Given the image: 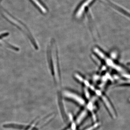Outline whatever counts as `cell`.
<instances>
[{
    "instance_id": "1",
    "label": "cell",
    "mask_w": 130,
    "mask_h": 130,
    "mask_svg": "<svg viewBox=\"0 0 130 130\" xmlns=\"http://www.w3.org/2000/svg\"><path fill=\"white\" fill-rule=\"evenodd\" d=\"M108 4L112 8L115 9L118 12H119L121 13H122L123 15L127 16L130 19V13L128 11H126L125 9H124L123 8L120 6L118 5H116L115 3H113L110 1L109 0H106Z\"/></svg>"
},
{
    "instance_id": "2",
    "label": "cell",
    "mask_w": 130,
    "mask_h": 130,
    "mask_svg": "<svg viewBox=\"0 0 130 130\" xmlns=\"http://www.w3.org/2000/svg\"><path fill=\"white\" fill-rule=\"evenodd\" d=\"M64 94L65 96L75 100V101L81 105H83L84 104V101L81 98L75 94L71 93L69 91H66L64 93Z\"/></svg>"
},
{
    "instance_id": "3",
    "label": "cell",
    "mask_w": 130,
    "mask_h": 130,
    "mask_svg": "<svg viewBox=\"0 0 130 130\" xmlns=\"http://www.w3.org/2000/svg\"><path fill=\"white\" fill-rule=\"evenodd\" d=\"M102 98L103 100V101H104V102H105V104H106V105L107 106V107L109 109L110 112H111V113L112 115L113 116H115V113L113 109H112V107L111 106V105L109 104V102H108V101L107 100L106 98L105 97V96H102Z\"/></svg>"
},
{
    "instance_id": "4",
    "label": "cell",
    "mask_w": 130,
    "mask_h": 130,
    "mask_svg": "<svg viewBox=\"0 0 130 130\" xmlns=\"http://www.w3.org/2000/svg\"><path fill=\"white\" fill-rule=\"evenodd\" d=\"M86 111H84L82 112L80 115L78 116L77 120V124H79L83 120V119L86 116Z\"/></svg>"
},
{
    "instance_id": "5",
    "label": "cell",
    "mask_w": 130,
    "mask_h": 130,
    "mask_svg": "<svg viewBox=\"0 0 130 130\" xmlns=\"http://www.w3.org/2000/svg\"><path fill=\"white\" fill-rule=\"evenodd\" d=\"M36 123L34 122L30 125H25V127L23 130H33L36 125Z\"/></svg>"
},
{
    "instance_id": "6",
    "label": "cell",
    "mask_w": 130,
    "mask_h": 130,
    "mask_svg": "<svg viewBox=\"0 0 130 130\" xmlns=\"http://www.w3.org/2000/svg\"><path fill=\"white\" fill-rule=\"evenodd\" d=\"M32 1H33V2L35 3L36 5H37V6H38L39 8L43 12H45V11H46L45 8L40 3V2H39V1L38 0H32Z\"/></svg>"
},
{
    "instance_id": "7",
    "label": "cell",
    "mask_w": 130,
    "mask_h": 130,
    "mask_svg": "<svg viewBox=\"0 0 130 130\" xmlns=\"http://www.w3.org/2000/svg\"><path fill=\"white\" fill-rule=\"evenodd\" d=\"M98 124H95L93 126H91V127H90V128H88V129H86L85 130H93L95 128H96L98 126Z\"/></svg>"
},
{
    "instance_id": "8",
    "label": "cell",
    "mask_w": 130,
    "mask_h": 130,
    "mask_svg": "<svg viewBox=\"0 0 130 130\" xmlns=\"http://www.w3.org/2000/svg\"><path fill=\"white\" fill-rule=\"evenodd\" d=\"M67 130H70V129H68Z\"/></svg>"
},
{
    "instance_id": "9",
    "label": "cell",
    "mask_w": 130,
    "mask_h": 130,
    "mask_svg": "<svg viewBox=\"0 0 130 130\" xmlns=\"http://www.w3.org/2000/svg\"></svg>"
}]
</instances>
